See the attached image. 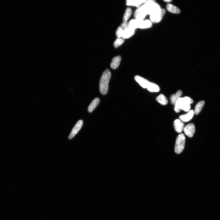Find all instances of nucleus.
<instances>
[{
    "label": "nucleus",
    "mask_w": 220,
    "mask_h": 220,
    "mask_svg": "<svg viewBox=\"0 0 220 220\" xmlns=\"http://www.w3.org/2000/svg\"><path fill=\"white\" fill-rule=\"evenodd\" d=\"M185 137L183 134H179L176 140L175 152L176 154H180L184 150L185 145Z\"/></svg>",
    "instance_id": "4"
},
{
    "label": "nucleus",
    "mask_w": 220,
    "mask_h": 220,
    "mask_svg": "<svg viewBox=\"0 0 220 220\" xmlns=\"http://www.w3.org/2000/svg\"><path fill=\"white\" fill-rule=\"evenodd\" d=\"M147 1H142V0H129L127 1V5L128 6H136L139 8L141 5H142L145 3Z\"/></svg>",
    "instance_id": "14"
},
{
    "label": "nucleus",
    "mask_w": 220,
    "mask_h": 220,
    "mask_svg": "<svg viewBox=\"0 0 220 220\" xmlns=\"http://www.w3.org/2000/svg\"><path fill=\"white\" fill-rule=\"evenodd\" d=\"M111 77V73L109 69H106L103 73L99 82V90L102 95L107 93L109 88V83Z\"/></svg>",
    "instance_id": "1"
},
{
    "label": "nucleus",
    "mask_w": 220,
    "mask_h": 220,
    "mask_svg": "<svg viewBox=\"0 0 220 220\" xmlns=\"http://www.w3.org/2000/svg\"><path fill=\"white\" fill-rule=\"evenodd\" d=\"M165 9L160 8L155 11L150 15V20L152 23H156L160 22L166 13Z\"/></svg>",
    "instance_id": "3"
},
{
    "label": "nucleus",
    "mask_w": 220,
    "mask_h": 220,
    "mask_svg": "<svg viewBox=\"0 0 220 220\" xmlns=\"http://www.w3.org/2000/svg\"><path fill=\"white\" fill-rule=\"evenodd\" d=\"M194 114V111L191 110L187 114L180 116V120L184 122H189L192 118Z\"/></svg>",
    "instance_id": "10"
},
{
    "label": "nucleus",
    "mask_w": 220,
    "mask_h": 220,
    "mask_svg": "<svg viewBox=\"0 0 220 220\" xmlns=\"http://www.w3.org/2000/svg\"><path fill=\"white\" fill-rule=\"evenodd\" d=\"M205 101H201L198 103L196 105L195 110L194 111V114L196 115H198L201 110L202 109L203 106L205 104Z\"/></svg>",
    "instance_id": "19"
},
{
    "label": "nucleus",
    "mask_w": 220,
    "mask_h": 220,
    "mask_svg": "<svg viewBox=\"0 0 220 220\" xmlns=\"http://www.w3.org/2000/svg\"><path fill=\"white\" fill-rule=\"evenodd\" d=\"M182 95V92L181 90L178 91L175 94H173L170 98L171 101L173 104H175L177 100L180 98Z\"/></svg>",
    "instance_id": "18"
},
{
    "label": "nucleus",
    "mask_w": 220,
    "mask_h": 220,
    "mask_svg": "<svg viewBox=\"0 0 220 220\" xmlns=\"http://www.w3.org/2000/svg\"><path fill=\"white\" fill-rule=\"evenodd\" d=\"M166 9L169 12L174 14H179L180 13V10L176 6L170 3L166 5Z\"/></svg>",
    "instance_id": "12"
},
{
    "label": "nucleus",
    "mask_w": 220,
    "mask_h": 220,
    "mask_svg": "<svg viewBox=\"0 0 220 220\" xmlns=\"http://www.w3.org/2000/svg\"><path fill=\"white\" fill-rule=\"evenodd\" d=\"M121 27L123 30L126 29L129 27V23L127 22H123Z\"/></svg>",
    "instance_id": "26"
},
{
    "label": "nucleus",
    "mask_w": 220,
    "mask_h": 220,
    "mask_svg": "<svg viewBox=\"0 0 220 220\" xmlns=\"http://www.w3.org/2000/svg\"><path fill=\"white\" fill-rule=\"evenodd\" d=\"M183 100L184 102L186 104L189 105L193 103V100L189 97L186 96L183 98Z\"/></svg>",
    "instance_id": "25"
},
{
    "label": "nucleus",
    "mask_w": 220,
    "mask_h": 220,
    "mask_svg": "<svg viewBox=\"0 0 220 220\" xmlns=\"http://www.w3.org/2000/svg\"><path fill=\"white\" fill-rule=\"evenodd\" d=\"M121 56H118L113 58L110 64L111 67L113 69H116L120 65L121 61Z\"/></svg>",
    "instance_id": "15"
},
{
    "label": "nucleus",
    "mask_w": 220,
    "mask_h": 220,
    "mask_svg": "<svg viewBox=\"0 0 220 220\" xmlns=\"http://www.w3.org/2000/svg\"><path fill=\"white\" fill-rule=\"evenodd\" d=\"M135 30L129 27L124 30L122 37L123 39H124L129 38L134 35L135 33Z\"/></svg>",
    "instance_id": "13"
},
{
    "label": "nucleus",
    "mask_w": 220,
    "mask_h": 220,
    "mask_svg": "<svg viewBox=\"0 0 220 220\" xmlns=\"http://www.w3.org/2000/svg\"><path fill=\"white\" fill-rule=\"evenodd\" d=\"M135 79L137 82L144 89L147 88L150 82L147 79L138 75L135 76Z\"/></svg>",
    "instance_id": "9"
},
{
    "label": "nucleus",
    "mask_w": 220,
    "mask_h": 220,
    "mask_svg": "<svg viewBox=\"0 0 220 220\" xmlns=\"http://www.w3.org/2000/svg\"><path fill=\"white\" fill-rule=\"evenodd\" d=\"M156 100L159 103L163 105H166L168 103V101L167 98L162 94H160L156 97Z\"/></svg>",
    "instance_id": "21"
},
{
    "label": "nucleus",
    "mask_w": 220,
    "mask_h": 220,
    "mask_svg": "<svg viewBox=\"0 0 220 220\" xmlns=\"http://www.w3.org/2000/svg\"><path fill=\"white\" fill-rule=\"evenodd\" d=\"M134 17L135 18L139 20H144L147 15L145 12L140 7L138 8L135 11Z\"/></svg>",
    "instance_id": "8"
},
{
    "label": "nucleus",
    "mask_w": 220,
    "mask_h": 220,
    "mask_svg": "<svg viewBox=\"0 0 220 220\" xmlns=\"http://www.w3.org/2000/svg\"><path fill=\"white\" fill-rule=\"evenodd\" d=\"M164 1L167 3H170L172 1L171 0H166Z\"/></svg>",
    "instance_id": "27"
},
{
    "label": "nucleus",
    "mask_w": 220,
    "mask_h": 220,
    "mask_svg": "<svg viewBox=\"0 0 220 220\" xmlns=\"http://www.w3.org/2000/svg\"><path fill=\"white\" fill-rule=\"evenodd\" d=\"M140 7L147 15H150L155 11L161 8L159 4L152 0L147 1Z\"/></svg>",
    "instance_id": "2"
},
{
    "label": "nucleus",
    "mask_w": 220,
    "mask_h": 220,
    "mask_svg": "<svg viewBox=\"0 0 220 220\" xmlns=\"http://www.w3.org/2000/svg\"><path fill=\"white\" fill-rule=\"evenodd\" d=\"M132 12V10L130 8H128L126 9L123 16V22H127L131 15Z\"/></svg>",
    "instance_id": "22"
},
{
    "label": "nucleus",
    "mask_w": 220,
    "mask_h": 220,
    "mask_svg": "<svg viewBox=\"0 0 220 220\" xmlns=\"http://www.w3.org/2000/svg\"><path fill=\"white\" fill-rule=\"evenodd\" d=\"M175 129L178 133H180L184 130V124L180 119H176L174 123Z\"/></svg>",
    "instance_id": "7"
},
{
    "label": "nucleus",
    "mask_w": 220,
    "mask_h": 220,
    "mask_svg": "<svg viewBox=\"0 0 220 220\" xmlns=\"http://www.w3.org/2000/svg\"><path fill=\"white\" fill-rule=\"evenodd\" d=\"M195 131V126L193 123L187 124L184 129L185 134L190 138L192 137L193 136Z\"/></svg>",
    "instance_id": "6"
},
{
    "label": "nucleus",
    "mask_w": 220,
    "mask_h": 220,
    "mask_svg": "<svg viewBox=\"0 0 220 220\" xmlns=\"http://www.w3.org/2000/svg\"><path fill=\"white\" fill-rule=\"evenodd\" d=\"M152 23L150 20H143L141 24L140 29H145L150 28L152 26Z\"/></svg>",
    "instance_id": "20"
},
{
    "label": "nucleus",
    "mask_w": 220,
    "mask_h": 220,
    "mask_svg": "<svg viewBox=\"0 0 220 220\" xmlns=\"http://www.w3.org/2000/svg\"><path fill=\"white\" fill-rule=\"evenodd\" d=\"M124 30H123L121 27H119L117 29L116 32V35L118 38H122Z\"/></svg>",
    "instance_id": "24"
},
{
    "label": "nucleus",
    "mask_w": 220,
    "mask_h": 220,
    "mask_svg": "<svg viewBox=\"0 0 220 220\" xmlns=\"http://www.w3.org/2000/svg\"><path fill=\"white\" fill-rule=\"evenodd\" d=\"M143 20H139L136 18L131 20L129 23V27L135 30L139 28Z\"/></svg>",
    "instance_id": "11"
},
{
    "label": "nucleus",
    "mask_w": 220,
    "mask_h": 220,
    "mask_svg": "<svg viewBox=\"0 0 220 220\" xmlns=\"http://www.w3.org/2000/svg\"><path fill=\"white\" fill-rule=\"evenodd\" d=\"M147 89L151 92H158L160 91L159 86L155 83L151 82H149Z\"/></svg>",
    "instance_id": "17"
},
{
    "label": "nucleus",
    "mask_w": 220,
    "mask_h": 220,
    "mask_svg": "<svg viewBox=\"0 0 220 220\" xmlns=\"http://www.w3.org/2000/svg\"><path fill=\"white\" fill-rule=\"evenodd\" d=\"M124 42V40L121 38H118L115 41L114 45L115 48H117L122 45Z\"/></svg>",
    "instance_id": "23"
},
{
    "label": "nucleus",
    "mask_w": 220,
    "mask_h": 220,
    "mask_svg": "<svg viewBox=\"0 0 220 220\" xmlns=\"http://www.w3.org/2000/svg\"><path fill=\"white\" fill-rule=\"evenodd\" d=\"M99 98H96L93 100L88 108V110L89 112H92L98 106L100 103Z\"/></svg>",
    "instance_id": "16"
},
{
    "label": "nucleus",
    "mask_w": 220,
    "mask_h": 220,
    "mask_svg": "<svg viewBox=\"0 0 220 220\" xmlns=\"http://www.w3.org/2000/svg\"><path fill=\"white\" fill-rule=\"evenodd\" d=\"M83 124V122L82 120H80L75 124L73 128L70 135L68 136V139L71 140L76 135L78 131L82 127Z\"/></svg>",
    "instance_id": "5"
}]
</instances>
